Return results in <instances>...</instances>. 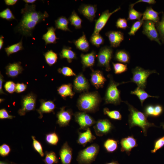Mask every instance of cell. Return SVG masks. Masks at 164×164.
<instances>
[{
	"mask_svg": "<svg viewBox=\"0 0 164 164\" xmlns=\"http://www.w3.org/2000/svg\"><path fill=\"white\" fill-rule=\"evenodd\" d=\"M144 21L142 19L135 22L132 24L128 34L130 36H135L136 32L143 25Z\"/></svg>",
	"mask_w": 164,
	"mask_h": 164,
	"instance_id": "cell-43",
	"label": "cell"
},
{
	"mask_svg": "<svg viewBox=\"0 0 164 164\" xmlns=\"http://www.w3.org/2000/svg\"><path fill=\"white\" fill-rule=\"evenodd\" d=\"M45 164H54L58 163L59 161L55 153L53 151L46 152L45 157L43 160Z\"/></svg>",
	"mask_w": 164,
	"mask_h": 164,
	"instance_id": "cell-36",
	"label": "cell"
},
{
	"mask_svg": "<svg viewBox=\"0 0 164 164\" xmlns=\"http://www.w3.org/2000/svg\"><path fill=\"white\" fill-rule=\"evenodd\" d=\"M164 146V135L157 139L154 142V148L151 150L152 153H155L158 150Z\"/></svg>",
	"mask_w": 164,
	"mask_h": 164,
	"instance_id": "cell-45",
	"label": "cell"
},
{
	"mask_svg": "<svg viewBox=\"0 0 164 164\" xmlns=\"http://www.w3.org/2000/svg\"><path fill=\"white\" fill-rule=\"evenodd\" d=\"M36 97V95L32 93L22 97L21 101V108L18 111V113L20 116H24L26 113L35 109Z\"/></svg>",
	"mask_w": 164,
	"mask_h": 164,
	"instance_id": "cell-8",
	"label": "cell"
},
{
	"mask_svg": "<svg viewBox=\"0 0 164 164\" xmlns=\"http://www.w3.org/2000/svg\"><path fill=\"white\" fill-rule=\"evenodd\" d=\"M101 101V97L97 92H85L79 96L77 106L81 111L94 113L98 110Z\"/></svg>",
	"mask_w": 164,
	"mask_h": 164,
	"instance_id": "cell-3",
	"label": "cell"
},
{
	"mask_svg": "<svg viewBox=\"0 0 164 164\" xmlns=\"http://www.w3.org/2000/svg\"><path fill=\"white\" fill-rule=\"evenodd\" d=\"M118 141L114 139L108 138L104 143V148L108 152L112 153L118 149Z\"/></svg>",
	"mask_w": 164,
	"mask_h": 164,
	"instance_id": "cell-33",
	"label": "cell"
},
{
	"mask_svg": "<svg viewBox=\"0 0 164 164\" xmlns=\"http://www.w3.org/2000/svg\"><path fill=\"white\" fill-rule=\"evenodd\" d=\"M24 49L22 46V39L19 43L5 48V51L8 56Z\"/></svg>",
	"mask_w": 164,
	"mask_h": 164,
	"instance_id": "cell-35",
	"label": "cell"
},
{
	"mask_svg": "<svg viewBox=\"0 0 164 164\" xmlns=\"http://www.w3.org/2000/svg\"><path fill=\"white\" fill-rule=\"evenodd\" d=\"M114 73L116 74H120L128 70L127 65L121 63L112 62Z\"/></svg>",
	"mask_w": 164,
	"mask_h": 164,
	"instance_id": "cell-42",
	"label": "cell"
},
{
	"mask_svg": "<svg viewBox=\"0 0 164 164\" xmlns=\"http://www.w3.org/2000/svg\"><path fill=\"white\" fill-rule=\"evenodd\" d=\"M113 128L111 121L106 119L98 120L93 126L95 134L98 136H102L108 134Z\"/></svg>",
	"mask_w": 164,
	"mask_h": 164,
	"instance_id": "cell-11",
	"label": "cell"
},
{
	"mask_svg": "<svg viewBox=\"0 0 164 164\" xmlns=\"http://www.w3.org/2000/svg\"><path fill=\"white\" fill-rule=\"evenodd\" d=\"M116 26L117 28L125 29L128 27L127 20L125 18H118L116 23Z\"/></svg>",
	"mask_w": 164,
	"mask_h": 164,
	"instance_id": "cell-50",
	"label": "cell"
},
{
	"mask_svg": "<svg viewBox=\"0 0 164 164\" xmlns=\"http://www.w3.org/2000/svg\"><path fill=\"white\" fill-rule=\"evenodd\" d=\"M73 150L67 142L64 143L59 152L62 164H70L72 159Z\"/></svg>",
	"mask_w": 164,
	"mask_h": 164,
	"instance_id": "cell-18",
	"label": "cell"
},
{
	"mask_svg": "<svg viewBox=\"0 0 164 164\" xmlns=\"http://www.w3.org/2000/svg\"><path fill=\"white\" fill-rule=\"evenodd\" d=\"M57 91L58 93L64 99L67 97L72 98L74 94L72 90V85L70 84L61 85L58 88Z\"/></svg>",
	"mask_w": 164,
	"mask_h": 164,
	"instance_id": "cell-26",
	"label": "cell"
},
{
	"mask_svg": "<svg viewBox=\"0 0 164 164\" xmlns=\"http://www.w3.org/2000/svg\"><path fill=\"white\" fill-rule=\"evenodd\" d=\"M0 17L8 20L15 19V18L10 9L7 8L0 13Z\"/></svg>",
	"mask_w": 164,
	"mask_h": 164,
	"instance_id": "cell-46",
	"label": "cell"
},
{
	"mask_svg": "<svg viewBox=\"0 0 164 164\" xmlns=\"http://www.w3.org/2000/svg\"><path fill=\"white\" fill-rule=\"evenodd\" d=\"M97 10L96 5L82 4L78 11L90 22H92L96 17Z\"/></svg>",
	"mask_w": 164,
	"mask_h": 164,
	"instance_id": "cell-14",
	"label": "cell"
},
{
	"mask_svg": "<svg viewBox=\"0 0 164 164\" xmlns=\"http://www.w3.org/2000/svg\"><path fill=\"white\" fill-rule=\"evenodd\" d=\"M103 112L104 114L107 115L111 119L121 120L122 119V115L118 111H110L108 108H105L103 109Z\"/></svg>",
	"mask_w": 164,
	"mask_h": 164,
	"instance_id": "cell-39",
	"label": "cell"
},
{
	"mask_svg": "<svg viewBox=\"0 0 164 164\" xmlns=\"http://www.w3.org/2000/svg\"><path fill=\"white\" fill-rule=\"evenodd\" d=\"M20 62L9 63L6 67V73L9 77L14 78L21 73L23 69Z\"/></svg>",
	"mask_w": 164,
	"mask_h": 164,
	"instance_id": "cell-20",
	"label": "cell"
},
{
	"mask_svg": "<svg viewBox=\"0 0 164 164\" xmlns=\"http://www.w3.org/2000/svg\"><path fill=\"white\" fill-rule=\"evenodd\" d=\"M128 106L129 111L128 122L130 128L138 126L142 130L145 136H146L148 129L152 127H157L154 123L149 122L148 117L143 113L129 104L127 101H123Z\"/></svg>",
	"mask_w": 164,
	"mask_h": 164,
	"instance_id": "cell-2",
	"label": "cell"
},
{
	"mask_svg": "<svg viewBox=\"0 0 164 164\" xmlns=\"http://www.w3.org/2000/svg\"><path fill=\"white\" fill-rule=\"evenodd\" d=\"M15 116L9 115L7 110L4 108L0 110V118L1 119H12Z\"/></svg>",
	"mask_w": 164,
	"mask_h": 164,
	"instance_id": "cell-52",
	"label": "cell"
},
{
	"mask_svg": "<svg viewBox=\"0 0 164 164\" xmlns=\"http://www.w3.org/2000/svg\"><path fill=\"white\" fill-rule=\"evenodd\" d=\"M0 164H18L14 162H10L8 160L1 161Z\"/></svg>",
	"mask_w": 164,
	"mask_h": 164,
	"instance_id": "cell-58",
	"label": "cell"
},
{
	"mask_svg": "<svg viewBox=\"0 0 164 164\" xmlns=\"http://www.w3.org/2000/svg\"><path fill=\"white\" fill-rule=\"evenodd\" d=\"M132 77L130 82L135 84L138 87L145 89L146 88L148 78L153 73H159L155 70H145L139 66H137L131 70Z\"/></svg>",
	"mask_w": 164,
	"mask_h": 164,
	"instance_id": "cell-5",
	"label": "cell"
},
{
	"mask_svg": "<svg viewBox=\"0 0 164 164\" xmlns=\"http://www.w3.org/2000/svg\"><path fill=\"white\" fill-rule=\"evenodd\" d=\"M113 50L110 46H105L101 47L97 54L98 66L104 67L107 71L111 70L110 62L113 56Z\"/></svg>",
	"mask_w": 164,
	"mask_h": 164,
	"instance_id": "cell-7",
	"label": "cell"
},
{
	"mask_svg": "<svg viewBox=\"0 0 164 164\" xmlns=\"http://www.w3.org/2000/svg\"><path fill=\"white\" fill-rule=\"evenodd\" d=\"M56 29V28L53 26L49 27L47 28V32L43 35L42 39L45 41L46 45L48 44H55L56 43V40L59 38L56 36L55 32Z\"/></svg>",
	"mask_w": 164,
	"mask_h": 164,
	"instance_id": "cell-27",
	"label": "cell"
},
{
	"mask_svg": "<svg viewBox=\"0 0 164 164\" xmlns=\"http://www.w3.org/2000/svg\"><path fill=\"white\" fill-rule=\"evenodd\" d=\"M99 150L97 144H93L79 152L77 160L79 164H91L95 160Z\"/></svg>",
	"mask_w": 164,
	"mask_h": 164,
	"instance_id": "cell-6",
	"label": "cell"
},
{
	"mask_svg": "<svg viewBox=\"0 0 164 164\" xmlns=\"http://www.w3.org/2000/svg\"><path fill=\"white\" fill-rule=\"evenodd\" d=\"M34 4H26L21 9L22 18L18 24L15 28L16 32L25 36H32V32L36 26L39 23L45 20L49 15L46 11L42 13L36 9Z\"/></svg>",
	"mask_w": 164,
	"mask_h": 164,
	"instance_id": "cell-1",
	"label": "cell"
},
{
	"mask_svg": "<svg viewBox=\"0 0 164 164\" xmlns=\"http://www.w3.org/2000/svg\"><path fill=\"white\" fill-rule=\"evenodd\" d=\"M73 114L71 109L66 110L65 107L61 108L56 114L57 123L60 127L67 126L72 119Z\"/></svg>",
	"mask_w": 164,
	"mask_h": 164,
	"instance_id": "cell-13",
	"label": "cell"
},
{
	"mask_svg": "<svg viewBox=\"0 0 164 164\" xmlns=\"http://www.w3.org/2000/svg\"><path fill=\"white\" fill-rule=\"evenodd\" d=\"M4 101V99H0V103Z\"/></svg>",
	"mask_w": 164,
	"mask_h": 164,
	"instance_id": "cell-63",
	"label": "cell"
},
{
	"mask_svg": "<svg viewBox=\"0 0 164 164\" xmlns=\"http://www.w3.org/2000/svg\"><path fill=\"white\" fill-rule=\"evenodd\" d=\"M4 81V77L0 73V92L1 94H4V92L2 90V87L3 83Z\"/></svg>",
	"mask_w": 164,
	"mask_h": 164,
	"instance_id": "cell-56",
	"label": "cell"
},
{
	"mask_svg": "<svg viewBox=\"0 0 164 164\" xmlns=\"http://www.w3.org/2000/svg\"><path fill=\"white\" fill-rule=\"evenodd\" d=\"M104 41V39L100 33H93L90 39L91 43L97 48L100 47L101 45L103 44Z\"/></svg>",
	"mask_w": 164,
	"mask_h": 164,
	"instance_id": "cell-38",
	"label": "cell"
},
{
	"mask_svg": "<svg viewBox=\"0 0 164 164\" xmlns=\"http://www.w3.org/2000/svg\"><path fill=\"white\" fill-rule=\"evenodd\" d=\"M44 55L46 63L50 66H52L57 62V54L52 50L48 51Z\"/></svg>",
	"mask_w": 164,
	"mask_h": 164,
	"instance_id": "cell-34",
	"label": "cell"
},
{
	"mask_svg": "<svg viewBox=\"0 0 164 164\" xmlns=\"http://www.w3.org/2000/svg\"><path fill=\"white\" fill-rule=\"evenodd\" d=\"M90 80L92 84L97 89L103 87L106 79L101 71L96 70L92 73Z\"/></svg>",
	"mask_w": 164,
	"mask_h": 164,
	"instance_id": "cell-19",
	"label": "cell"
},
{
	"mask_svg": "<svg viewBox=\"0 0 164 164\" xmlns=\"http://www.w3.org/2000/svg\"><path fill=\"white\" fill-rule=\"evenodd\" d=\"M105 164H120L119 163L118 161H112V162H109Z\"/></svg>",
	"mask_w": 164,
	"mask_h": 164,
	"instance_id": "cell-61",
	"label": "cell"
},
{
	"mask_svg": "<svg viewBox=\"0 0 164 164\" xmlns=\"http://www.w3.org/2000/svg\"><path fill=\"white\" fill-rule=\"evenodd\" d=\"M96 56V52L94 50L86 54L81 53L80 57L83 68L92 67L94 64Z\"/></svg>",
	"mask_w": 164,
	"mask_h": 164,
	"instance_id": "cell-23",
	"label": "cell"
},
{
	"mask_svg": "<svg viewBox=\"0 0 164 164\" xmlns=\"http://www.w3.org/2000/svg\"><path fill=\"white\" fill-rule=\"evenodd\" d=\"M58 72L65 76H76V74L73 72V70L67 67H63L62 68L58 69Z\"/></svg>",
	"mask_w": 164,
	"mask_h": 164,
	"instance_id": "cell-47",
	"label": "cell"
},
{
	"mask_svg": "<svg viewBox=\"0 0 164 164\" xmlns=\"http://www.w3.org/2000/svg\"><path fill=\"white\" fill-rule=\"evenodd\" d=\"M73 87L76 91L81 92L88 91L90 88V84L84 76L82 73H80L74 79Z\"/></svg>",
	"mask_w": 164,
	"mask_h": 164,
	"instance_id": "cell-17",
	"label": "cell"
},
{
	"mask_svg": "<svg viewBox=\"0 0 164 164\" xmlns=\"http://www.w3.org/2000/svg\"><path fill=\"white\" fill-rule=\"evenodd\" d=\"M139 2H144L149 4H154L156 3V1L155 0H139L134 3L130 4L129 6L130 7H133L135 4Z\"/></svg>",
	"mask_w": 164,
	"mask_h": 164,
	"instance_id": "cell-55",
	"label": "cell"
},
{
	"mask_svg": "<svg viewBox=\"0 0 164 164\" xmlns=\"http://www.w3.org/2000/svg\"><path fill=\"white\" fill-rule=\"evenodd\" d=\"M114 59L117 61L127 64L130 63V56L129 53L125 50H118L115 53Z\"/></svg>",
	"mask_w": 164,
	"mask_h": 164,
	"instance_id": "cell-28",
	"label": "cell"
},
{
	"mask_svg": "<svg viewBox=\"0 0 164 164\" xmlns=\"http://www.w3.org/2000/svg\"><path fill=\"white\" fill-rule=\"evenodd\" d=\"M142 15V13L135 10L133 7H129L127 20H140Z\"/></svg>",
	"mask_w": 164,
	"mask_h": 164,
	"instance_id": "cell-40",
	"label": "cell"
},
{
	"mask_svg": "<svg viewBox=\"0 0 164 164\" xmlns=\"http://www.w3.org/2000/svg\"><path fill=\"white\" fill-rule=\"evenodd\" d=\"M74 118L80 126V129L85 131L96 122L92 117L84 112H76L74 114Z\"/></svg>",
	"mask_w": 164,
	"mask_h": 164,
	"instance_id": "cell-9",
	"label": "cell"
},
{
	"mask_svg": "<svg viewBox=\"0 0 164 164\" xmlns=\"http://www.w3.org/2000/svg\"><path fill=\"white\" fill-rule=\"evenodd\" d=\"M55 108V105L53 101L41 100L40 106L36 110L39 114V118L41 119L44 113L53 112Z\"/></svg>",
	"mask_w": 164,
	"mask_h": 164,
	"instance_id": "cell-21",
	"label": "cell"
},
{
	"mask_svg": "<svg viewBox=\"0 0 164 164\" xmlns=\"http://www.w3.org/2000/svg\"><path fill=\"white\" fill-rule=\"evenodd\" d=\"M56 28L64 31H68L72 32L68 27L69 21L66 17L61 16L55 20Z\"/></svg>",
	"mask_w": 164,
	"mask_h": 164,
	"instance_id": "cell-31",
	"label": "cell"
},
{
	"mask_svg": "<svg viewBox=\"0 0 164 164\" xmlns=\"http://www.w3.org/2000/svg\"><path fill=\"white\" fill-rule=\"evenodd\" d=\"M161 125L163 129L164 130V123L163 122L161 123Z\"/></svg>",
	"mask_w": 164,
	"mask_h": 164,
	"instance_id": "cell-62",
	"label": "cell"
},
{
	"mask_svg": "<svg viewBox=\"0 0 164 164\" xmlns=\"http://www.w3.org/2000/svg\"><path fill=\"white\" fill-rule=\"evenodd\" d=\"M119 7L113 11L110 12L109 10H106L102 12L101 16L96 21L93 34H98L104 27L110 16L114 13L121 9Z\"/></svg>",
	"mask_w": 164,
	"mask_h": 164,
	"instance_id": "cell-12",
	"label": "cell"
},
{
	"mask_svg": "<svg viewBox=\"0 0 164 164\" xmlns=\"http://www.w3.org/2000/svg\"><path fill=\"white\" fill-rule=\"evenodd\" d=\"M15 84L13 82L9 81L6 82L4 85V88L7 92L10 94H12L16 91Z\"/></svg>",
	"mask_w": 164,
	"mask_h": 164,
	"instance_id": "cell-48",
	"label": "cell"
},
{
	"mask_svg": "<svg viewBox=\"0 0 164 164\" xmlns=\"http://www.w3.org/2000/svg\"><path fill=\"white\" fill-rule=\"evenodd\" d=\"M73 42L77 48L83 52H87L89 49V43L84 32L81 36L77 40L73 41Z\"/></svg>",
	"mask_w": 164,
	"mask_h": 164,
	"instance_id": "cell-25",
	"label": "cell"
},
{
	"mask_svg": "<svg viewBox=\"0 0 164 164\" xmlns=\"http://www.w3.org/2000/svg\"><path fill=\"white\" fill-rule=\"evenodd\" d=\"M108 37L111 47L116 48L120 46L124 39V33L121 31H110L105 33Z\"/></svg>",
	"mask_w": 164,
	"mask_h": 164,
	"instance_id": "cell-15",
	"label": "cell"
},
{
	"mask_svg": "<svg viewBox=\"0 0 164 164\" xmlns=\"http://www.w3.org/2000/svg\"><path fill=\"white\" fill-rule=\"evenodd\" d=\"M120 143L121 145V152H125L128 155H130L132 150L138 146L136 139L133 136H129L122 138Z\"/></svg>",
	"mask_w": 164,
	"mask_h": 164,
	"instance_id": "cell-16",
	"label": "cell"
},
{
	"mask_svg": "<svg viewBox=\"0 0 164 164\" xmlns=\"http://www.w3.org/2000/svg\"><path fill=\"white\" fill-rule=\"evenodd\" d=\"M68 20L70 24L73 26L76 29H79L81 28L82 20L75 10L72 11Z\"/></svg>",
	"mask_w": 164,
	"mask_h": 164,
	"instance_id": "cell-32",
	"label": "cell"
},
{
	"mask_svg": "<svg viewBox=\"0 0 164 164\" xmlns=\"http://www.w3.org/2000/svg\"><path fill=\"white\" fill-rule=\"evenodd\" d=\"M155 114L154 117H158L162 113L163 108V107L159 104L154 105Z\"/></svg>",
	"mask_w": 164,
	"mask_h": 164,
	"instance_id": "cell-53",
	"label": "cell"
},
{
	"mask_svg": "<svg viewBox=\"0 0 164 164\" xmlns=\"http://www.w3.org/2000/svg\"><path fill=\"white\" fill-rule=\"evenodd\" d=\"M142 33L151 41H155L160 45L162 44L155 24L153 22L149 20L144 21Z\"/></svg>",
	"mask_w": 164,
	"mask_h": 164,
	"instance_id": "cell-10",
	"label": "cell"
},
{
	"mask_svg": "<svg viewBox=\"0 0 164 164\" xmlns=\"http://www.w3.org/2000/svg\"><path fill=\"white\" fill-rule=\"evenodd\" d=\"M32 138L33 141L32 145L33 148L41 157H43L44 154L41 143L36 139L35 136H32Z\"/></svg>",
	"mask_w": 164,
	"mask_h": 164,
	"instance_id": "cell-44",
	"label": "cell"
},
{
	"mask_svg": "<svg viewBox=\"0 0 164 164\" xmlns=\"http://www.w3.org/2000/svg\"><path fill=\"white\" fill-rule=\"evenodd\" d=\"M96 138V137L92 134L89 128L84 132H78L77 142V143L84 147L88 143L92 142Z\"/></svg>",
	"mask_w": 164,
	"mask_h": 164,
	"instance_id": "cell-22",
	"label": "cell"
},
{
	"mask_svg": "<svg viewBox=\"0 0 164 164\" xmlns=\"http://www.w3.org/2000/svg\"><path fill=\"white\" fill-rule=\"evenodd\" d=\"M155 26L159 36L160 40L164 43V13H163L161 20L155 23Z\"/></svg>",
	"mask_w": 164,
	"mask_h": 164,
	"instance_id": "cell-37",
	"label": "cell"
},
{
	"mask_svg": "<svg viewBox=\"0 0 164 164\" xmlns=\"http://www.w3.org/2000/svg\"><path fill=\"white\" fill-rule=\"evenodd\" d=\"M4 37L1 36L0 37V49L1 50L3 46V44L4 43V41H3Z\"/></svg>",
	"mask_w": 164,
	"mask_h": 164,
	"instance_id": "cell-59",
	"label": "cell"
},
{
	"mask_svg": "<svg viewBox=\"0 0 164 164\" xmlns=\"http://www.w3.org/2000/svg\"><path fill=\"white\" fill-rule=\"evenodd\" d=\"M46 140L49 144L52 145H56L59 141V138L55 132L47 134L46 136Z\"/></svg>",
	"mask_w": 164,
	"mask_h": 164,
	"instance_id": "cell-41",
	"label": "cell"
},
{
	"mask_svg": "<svg viewBox=\"0 0 164 164\" xmlns=\"http://www.w3.org/2000/svg\"><path fill=\"white\" fill-rule=\"evenodd\" d=\"M110 82L107 88L104 100L105 104H112L117 105L120 104L122 101L120 96V91L118 88L119 85L126 83L129 81H123L121 83L115 82L111 75H109Z\"/></svg>",
	"mask_w": 164,
	"mask_h": 164,
	"instance_id": "cell-4",
	"label": "cell"
},
{
	"mask_svg": "<svg viewBox=\"0 0 164 164\" xmlns=\"http://www.w3.org/2000/svg\"><path fill=\"white\" fill-rule=\"evenodd\" d=\"M160 13L155 11L151 6L147 7L143 13L142 19L143 21H151L156 23L159 21V15Z\"/></svg>",
	"mask_w": 164,
	"mask_h": 164,
	"instance_id": "cell-24",
	"label": "cell"
},
{
	"mask_svg": "<svg viewBox=\"0 0 164 164\" xmlns=\"http://www.w3.org/2000/svg\"><path fill=\"white\" fill-rule=\"evenodd\" d=\"M27 85L24 83H18L16 84L15 92L20 93L23 92L26 89Z\"/></svg>",
	"mask_w": 164,
	"mask_h": 164,
	"instance_id": "cell-54",
	"label": "cell"
},
{
	"mask_svg": "<svg viewBox=\"0 0 164 164\" xmlns=\"http://www.w3.org/2000/svg\"><path fill=\"white\" fill-rule=\"evenodd\" d=\"M24 1L26 4L28 3H33L36 0H24Z\"/></svg>",
	"mask_w": 164,
	"mask_h": 164,
	"instance_id": "cell-60",
	"label": "cell"
},
{
	"mask_svg": "<svg viewBox=\"0 0 164 164\" xmlns=\"http://www.w3.org/2000/svg\"><path fill=\"white\" fill-rule=\"evenodd\" d=\"M130 94L136 95L139 99L142 106L145 101L149 97H155L158 98V96H153L149 95L144 89L138 87H137L135 90L131 91Z\"/></svg>",
	"mask_w": 164,
	"mask_h": 164,
	"instance_id": "cell-30",
	"label": "cell"
},
{
	"mask_svg": "<svg viewBox=\"0 0 164 164\" xmlns=\"http://www.w3.org/2000/svg\"><path fill=\"white\" fill-rule=\"evenodd\" d=\"M9 146L6 144H3L0 146V155L4 157L9 155L11 151Z\"/></svg>",
	"mask_w": 164,
	"mask_h": 164,
	"instance_id": "cell-51",
	"label": "cell"
},
{
	"mask_svg": "<svg viewBox=\"0 0 164 164\" xmlns=\"http://www.w3.org/2000/svg\"><path fill=\"white\" fill-rule=\"evenodd\" d=\"M5 4L7 5H13L15 4L18 1L17 0H5Z\"/></svg>",
	"mask_w": 164,
	"mask_h": 164,
	"instance_id": "cell-57",
	"label": "cell"
},
{
	"mask_svg": "<svg viewBox=\"0 0 164 164\" xmlns=\"http://www.w3.org/2000/svg\"><path fill=\"white\" fill-rule=\"evenodd\" d=\"M59 55L61 59L66 58L69 63L77 58L76 54L72 50V48L66 46H63Z\"/></svg>",
	"mask_w": 164,
	"mask_h": 164,
	"instance_id": "cell-29",
	"label": "cell"
},
{
	"mask_svg": "<svg viewBox=\"0 0 164 164\" xmlns=\"http://www.w3.org/2000/svg\"><path fill=\"white\" fill-rule=\"evenodd\" d=\"M144 113L147 116L154 117L155 114L154 105L149 104L144 108Z\"/></svg>",
	"mask_w": 164,
	"mask_h": 164,
	"instance_id": "cell-49",
	"label": "cell"
}]
</instances>
